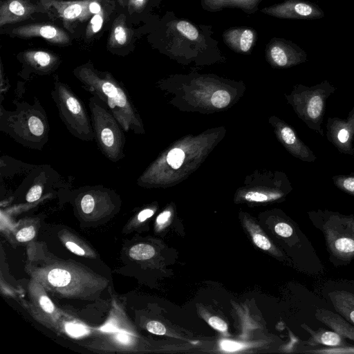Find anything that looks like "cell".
Segmentation results:
<instances>
[{
    "label": "cell",
    "mask_w": 354,
    "mask_h": 354,
    "mask_svg": "<svg viewBox=\"0 0 354 354\" xmlns=\"http://www.w3.org/2000/svg\"><path fill=\"white\" fill-rule=\"evenodd\" d=\"M275 232L281 237L289 238L294 234L292 225L286 222H279L274 226Z\"/></svg>",
    "instance_id": "cell-28"
},
{
    "label": "cell",
    "mask_w": 354,
    "mask_h": 354,
    "mask_svg": "<svg viewBox=\"0 0 354 354\" xmlns=\"http://www.w3.org/2000/svg\"><path fill=\"white\" fill-rule=\"evenodd\" d=\"M226 44L233 49L246 53L252 46L254 39V32L247 28H237L227 30L223 34Z\"/></svg>",
    "instance_id": "cell-17"
},
{
    "label": "cell",
    "mask_w": 354,
    "mask_h": 354,
    "mask_svg": "<svg viewBox=\"0 0 354 354\" xmlns=\"http://www.w3.org/2000/svg\"><path fill=\"white\" fill-rule=\"evenodd\" d=\"M268 54L272 62L280 67L292 66L305 62L306 55L300 49L296 50L290 44L277 40L268 46Z\"/></svg>",
    "instance_id": "cell-10"
},
{
    "label": "cell",
    "mask_w": 354,
    "mask_h": 354,
    "mask_svg": "<svg viewBox=\"0 0 354 354\" xmlns=\"http://www.w3.org/2000/svg\"><path fill=\"white\" fill-rule=\"evenodd\" d=\"M35 235V228L33 226H29L20 230L16 234V239L19 242H26L32 239Z\"/></svg>",
    "instance_id": "cell-29"
},
{
    "label": "cell",
    "mask_w": 354,
    "mask_h": 354,
    "mask_svg": "<svg viewBox=\"0 0 354 354\" xmlns=\"http://www.w3.org/2000/svg\"><path fill=\"white\" fill-rule=\"evenodd\" d=\"M326 138L341 153L353 155L354 106L346 119L328 118Z\"/></svg>",
    "instance_id": "cell-7"
},
{
    "label": "cell",
    "mask_w": 354,
    "mask_h": 354,
    "mask_svg": "<svg viewBox=\"0 0 354 354\" xmlns=\"http://www.w3.org/2000/svg\"><path fill=\"white\" fill-rule=\"evenodd\" d=\"M129 254L131 258L136 260H147L154 256L155 250L150 245L140 243L131 247Z\"/></svg>",
    "instance_id": "cell-21"
},
{
    "label": "cell",
    "mask_w": 354,
    "mask_h": 354,
    "mask_svg": "<svg viewBox=\"0 0 354 354\" xmlns=\"http://www.w3.org/2000/svg\"><path fill=\"white\" fill-rule=\"evenodd\" d=\"M153 214V211L151 209H145L142 210L138 215V220L140 222L145 221Z\"/></svg>",
    "instance_id": "cell-40"
},
{
    "label": "cell",
    "mask_w": 354,
    "mask_h": 354,
    "mask_svg": "<svg viewBox=\"0 0 354 354\" xmlns=\"http://www.w3.org/2000/svg\"><path fill=\"white\" fill-rule=\"evenodd\" d=\"M178 31L190 40H196L198 37V31L196 28L187 21H180L176 24Z\"/></svg>",
    "instance_id": "cell-22"
},
{
    "label": "cell",
    "mask_w": 354,
    "mask_h": 354,
    "mask_svg": "<svg viewBox=\"0 0 354 354\" xmlns=\"http://www.w3.org/2000/svg\"><path fill=\"white\" fill-rule=\"evenodd\" d=\"M51 96L68 131L82 140L93 141L91 118L84 103L73 91L57 80L55 82Z\"/></svg>",
    "instance_id": "cell-5"
},
{
    "label": "cell",
    "mask_w": 354,
    "mask_h": 354,
    "mask_svg": "<svg viewBox=\"0 0 354 354\" xmlns=\"http://www.w3.org/2000/svg\"><path fill=\"white\" fill-rule=\"evenodd\" d=\"M95 140L102 154L116 162L124 157V130L107 107L96 97L88 100Z\"/></svg>",
    "instance_id": "cell-4"
},
{
    "label": "cell",
    "mask_w": 354,
    "mask_h": 354,
    "mask_svg": "<svg viewBox=\"0 0 354 354\" xmlns=\"http://www.w3.org/2000/svg\"><path fill=\"white\" fill-rule=\"evenodd\" d=\"M279 137L284 145L297 158L307 162H314L317 156L297 136L295 131L286 124L279 129Z\"/></svg>",
    "instance_id": "cell-12"
},
{
    "label": "cell",
    "mask_w": 354,
    "mask_h": 354,
    "mask_svg": "<svg viewBox=\"0 0 354 354\" xmlns=\"http://www.w3.org/2000/svg\"><path fill=\"white\" fill-rule=\"evenodd\" d=\"M261 0H203L205 8L216 11L223 8L236 7L246 11L253 12Z\"/></svg>",
    "instance_id": "cell-19"
},
{
    "label": "cell",
    "mask_w": 354,
    "mask_h": 354,
    "mask_svg": "<svg viewBox=\"0 0 354 354\" xmlns=\"http://www.w3.org/2000/svg\"><path fill=\"white\" fill-rule=\"evenodd\" d=\"M328 296L335 311L354 326V294L344 290H335Z\"/></svg>",
    "instance_id": "cell-16"
},
{
    "label": "cell",
    "mask_w": 354,
    "mask_h": 354,
    "mask_svg": "<svg viewBox=\"0 0 354 354\" xmlns=\"http://www.w3.org/2000/svg\"><path fill=\"white\" fill-rule=\"evenodd\" d=\"M308 216L322 232L333 266H346L354 260V215L318 209L308 212Z\"/></svg>",
    "instance_id": "cell-2"
},
{
    "label": "cell",
    "mask_w": 354,
    "mask_h": 354,
    "mask_svg": "<svg viewBox=\"0 0 354 354\" xmlns=\"http://www.w3.org/2000/svg\"><path fill=\"white\" fill-rule=\"evenodd\" d=\"M147 329L149 332L159 335H164L166 333V328L164 325L157 321H150L148 322Z\"/></svg>",
    "instance_id": "cell-33"
},
{
    "label": "cell",
    "mask_w": 354,
    "mask_h": 354,
    "mask_svg": "<svg viewBox=\"0 0 354 354\" xmlns=\"http://www.w3.org/2000/svg\"><path fill=\"white\" fill-rule=\"evenodd\" d=\"M12 33L25 37H41L56 44H66L69 39L68 35L61 29L46 24H31L19 26L14 29Z\"/></svg>",
    "instance_id": "cell-11"
},
{
    "label": "cell",
    "mask_w": 354,
    "mask_h": 354,
    "mask_svg": "<svg viewBox=\"0 0 354 354\" xmlns=\"http://www.w3.org/2000/svg\"><path fill=\"white\" fill-rule=\"evenodd\" d=\"M50 17L59 19L66 26L72 22L82 21L90 15V1H62L40 0Z\"/></svg>",
    "instance_id": "cell-8"
},
{
    "label": "cell",
    "mask_w": 354,
    "mask_h": 354,
    "mask_svg": "<svg viewBox=\"0 0 354 354\" xmlns=\"http://www.w3.org/2000/svg\"><path fill=\"white\" fill-rule=\"evenodd\" d=\"M208 322L212 328H214L219 331L225 332L227 329V324L223 319L219 318L218 317H216V316L211 317L208 319Z\"/></svg>",
    "instance_id": "cell-35"
},
{
    "label": "cell",
    "mask_w": 354,
    "mask_h": 354,
    "mask_svg": "<svg viewBox=\"0 0 354 354\" xmlns=\"http://www.w3.org/2000/svg\"><path fill=\"white\" fill-rule=\"evenodd\" d=\"M93 192H88L83 195L80 201L82 211L86 214H91L95 206V197Z\"/></svg>",
    "instance_id": "cell-27"
},
{
    "label": "cell",
    "mask_w": 354,
    "mask_h": 354,
    "mask_svg": "<svg viewBox=\"0 0 354 354\" xmlns=\"http://www.w3.org/2000/svg\"><path fill=\"white\" fill-rule=\"evenodd\" d=\"M261 12L283 19H318L324 15L316 5L301 0H286L265 8Z\"/></svg>",
    "instance_id": "cell-9"
},
{
    "label": "cell",
    "mask_w": 354,
    "mask_h": 354,
    "mask_svg": "<svg viewBox=\"0 0 354 354\" xmlns=\"http://www.w3.org/2000/svg\"><path fill=\"white\" fill-rule=\"evenodd\" d=\"M307 353H323V354H337V353H354V346H344L337 347H328L326 348L308 349Z\"/></svg>",
    "instance_id": "cell-23"
},
{
    "label": "cell",
    "mask_w": 354,
    "mask_h": 354,
    "mask_svg": "<svg viewBox=\"0 0 354 354\" xmlns=\"http://www.w3.org/2000/svg\"><path fill=\"white\" fill-rule=\"evenodd\" d=\"M145 0H131V3L135 7H140L143 5Z\"/></svg>",
    "instance_id": "cell-43"
},
{
    "label": "cell",
    "mask_w": 354,
    "mask_h": 354,
    "mask_svg": "<svg viewBox=\"0 0 354 354\" xmlns=\"http://www.w3.org/2000/svg\"><path fill=\"white\" fill-rule=\"evenodd\" d=\"M185 153L178 148L171 149L167 154V161L173 169L179 168L184 160Z\"/></svg>",
    "instance_id": "cell-25"
},
{
    "label": "cell",
    "mask_w": 354,
    "mask_h": 354,
    "mask_svg": "<svg viewBox=\"0 0 354 354\" xmlns=\"http://www.w3.org/2000/svg\"><path fill=\"white\" fill-rule=\"evenodd\" d=\"M74 75L86 91L107 107L124 131H141L140 119L127 90L121 82L110 73L98 71L90 64L77 68Z\"/></svg>",
    "instance_id": "cell-1"
},
{
    "label": "cell",
    "mask_w": 354,
    "mask_h": 354,
    "mask_svg": "<svg viewBox=\"0 0 354 354\" xmlns=\"http://www.w3.org/2000/svg\"><path fill=\"white\" fill-rule=\"evenodd\" d=\"M39 304L44 311L50 313L55 310L54 305L51 300L46 295H43L39 299Z\"/></svg>",
    "instance_id": "cell-38"
},
{
    "label": "cell",
    "mask_w": 354,
    "mask_h": 354,
    "mask_svg": "<svg viewBox=\"0 0 354 354\" xmlns=\"http://www.w3.org/2000/svg\"><path fill=\"white\" fill-rule=\"evenodd\" d=\"M127 336L124 335H122L120 334L119 336H118V339L120 342H127Z\"/></svg>",
    "instance_id": "cell-44"
},
{
    "label": "cell",
    "mask_w": 354,
    "mask_h": 354,
    "mask_svg": "<svg viewBox=\"0 0 354 354\" xmlns=\"http://www.w3.org/2000/svg\"><path fill=\"white\" fill-rule=\"evenodd\" d=\"M315 318L345 339L354 342V326L342 315L324 308H317Z\"/></svg>",
    "instance_id": "cell-14"
},
{
    "label": "cell",
    "mask_w": 354,
    "mask_h": 354,
    "mask_svg": "<svg viewBox=\"0 0 354 354\" xmlns=\"http://www.w3.org/2000/svg\"><path fill=\"white\" fill-rule=\"evenodd\" d=\"M171 212L169 211H165L159 214L156 218L157 224L163 225L167 222L170 218Z\"/></svg>",
    "instance_id": "cell-41"
},
{
    "label": "cell",
    "mask_w": 354,
    "mask_h": 354,
    "mask_svg": "<svg viewBox=\"0 0 354 354\" xmlns=\"http://www.w3.org/2000/svg\"><path fill=\"white\" fill-rule=\"evenodd\" d=\"M336 88L327 80L312 86L298 85L291 95V102L298 115L311 130L324 136L322 124L328 98Z\"/></svg>",
    "instance_id": "cell-6"
},
{
    "label": "cell",
    "mask_w": 354,
    "mask_h": 354,
    "mask_svg": "<svg viewBox=\"0 0 354 354\" xmlns=\"http://www.w3.org/2000/svg\"><path fill=\"white\" fill-rule=\"evenodd\" d=\"M112 39L118 45H124L128 39L127 30L122 24H117L113 30Z\"/></svg>",
    "instance_id": "cell-26"
},
{
    "label": "cell",
    "mask_w": 354,
    "mask_h": 354,
    "mask_svg": "<svg viewBox=\"0 0 354 354\" xmlns=\"http://www.w3.org/2000/svg\"><path fill=\"white\" fill-rule=\"evenodd\" d=\"M211 102L216 108H224L230 103V95L226 91H216L213 93Z\"/></svg>",
    "instance_id": "cell-24"
},
{
    "label": "cell",
    "mask_w": 354,
    "mask_h": 354,
    "mask_svg": "<svg viewBox=\"0 0 354 354\" xmlns=\"http://www.w3.org/2000/svg\"><path fill=\"white\" fill-rule=\"evenodd\" d=\"M332 180L336 187L354 197V174L336 175Z\"/></svg>",
    "instance_id": "cell-20"
},
{
    "label": "cell",
    "mask_w": 354,
    "mask_h": 354,
    "mask_svg": "<svg viewBox=\"0 0 354 354\" xmlns=\"http://www.w3.org/2000/svg\"><path fill=\"white\" fill-rule=\"evenodd\" d=\"M67 332L75 337L81 336L86 333V328L80 324H70L66 327Z\"/></svg>",
    "instance_id": "cell-36"
},
{
    "label": "cell",
    "mask_w": 354,
    "mask_h": 354,
    "mask_svg": "<svg viewBox=\"0 0 354 354\" xmlns=\"http://www.w3.org/2000/svg\"><path fill=\"white\" fill-rule=\"evenodd\" d=\"M24 59L33 69L46 73L55 66L57 59L49 53L41 50H31L24 55Z\"/></svg>",
    "instance_id": "cell-18"
},
{
    "label": "cell",
    "mask_w": 354,
    "mask_h": 354,
    "mask_svg": "<svg viewBox=\"0 0 354 354\" xmlns=\"http://www.w3.org/2000/svg\"><path fill=\"white\" fill-rule=\"evenodd\" d=\"M220 346L221 349L226 351H235L245 347L244 344L231 340H222Z\"/></svg>",
    "instance_id": "cell-34"
},
{
    "label": "cell",
    "mask_w": 354,
    "mask_h": 354,
    "mask_svg": "<svg viewBox=\"0 0 354 354\" xmlns=\"http://www.w3.org/2000/svg\"><path fill=\"white\" fill-rule=\"evenodd\" d=\"M252 239L256 245H257L259 248L264 250H268L270 249L271 243L263 235L259 233H255L252 235Z\"/></svg>",
    "instance_id": "cell-32"
},
{
    "label": "cell",
    "mask_w": 354,
    "mask_h": 354,
    "mask_svg": "<svg viewBox=\"0 0 354 354\" xmlns=\"http://www.w3.org/2000/svg\"><path fill=\"white\" fill-rule=\"evenodd\" d=\"M245 198L249 201L256 202H263L268 200L267 195L257 192H248L245 196Z\"/></svg>",
    "instance_id": "cell-37"
},
{
    "label": "cell",
    "mask_w": 354,
    "mask_h": 354,
    "mask_svg": "<svg viewBox=\"0 0 354 354\" xmlns=\"http://www.w3.org/2000/svg\"><path fill=\"white\" fill-rule=\"evenodd\" d=\"M35 10L33 5L24 0H7L0 9V25L24 20Z\"/></svg>",
    "instance_id": "cell-13"
},
{
    "label": "cell",
    "mask_w": 354,
    "mask_h": 354,
    "mask_svg": "<svg viewBox=\"0 0 354 354\" xmlns=\"http://www.w3.org/2000/svg\"><path fill=\"white\" fill-rule=\"evenodd\" d=\"M1 130L26 147L41 149L48 140L49 126L39 103H23L13 111L1 109Z\"/></svg>",
    "instance_id": "cell-3"
},
{
    "label": "cell",
    "mask_w": 354,
    "mask_h": 354,
    "mask_svg": "<svg viewBox=\"0 0 354 354\" xmlns=\"http://www.w3.org/2000/svg\"><path fill=\"white\" fill-rule=\"evenodd\" d=\"M353 155H354V145H353Z\"/></svg>",
    "instance_id": "cell-45"
},
{
    "label": "cell",
    "mask_w": 354,
    "mask_h": 354,
    "mask_svg": "<svg viewBox=\"0 0 354 354\" xmlns=\"http://www.w3.org/2000/svg\"><path fill=\"white\" fill-rule=\"evenodd\" d=\"M88 8H89L90 12L92 14H94V15L98 14L100 12H102L101 11V6L96 1H90L89 5H88Z\"/></svg>",
    "instance_id": "cell-42"
},
{
    "label": "cell",
    "mask_w": 354,
    "mask_h": 354,
    "mask_svg": "<svg viewBox=\"0 0 354 354\" xmlns=\"http://www.w3.org/2000/svg\"><path fill=\"white\" fill-rule=\"evenodd\" d=\"M301 327L310 335L309 338L303 343L307 347H314L319 345L337 347L348 345L344 337L332 330H328L319 328L315 330L306 324H301Z\"/></svg>",
    "instance_id": "cell-15"
},
{
    "label": "cell",
    "mask_w": 354,
    "mask_h": 354,
    "mask_svg": "<svg viewBox=\"0 0 354 354\" xmlns=\"http://www.w3.org/2000/svg\"><path fill=\"white\" fill-rule=\"evenodd\" d=\"M66 248L73 253L80 255V256H84L85 254L84 250L80 247L76 243L71 242V241H67L65 243Z\"/></svg>",
    "instance_id": "cell-39"
},
{
    "label": "cell",
    "mask_w": 354,
    "mask_h": 354,
    "mask_svg": "<svg viewBox=\"0 0 354 354\" xmlns=\"http://www.w3.org/2000/svg\"><path fill=\"white\" fill-rule=\"evenodd\" d=\"M103 14L102 12L94 15L90 21V24L88 26L89 30L87 33L93 34L100 31L103 24Z\"/></svg>",
    "instance_id": "cell-30"
},
{
    "label": "cell",
    "mask_w": 354,
    "mask_h": 354,
    "mask_svg": "<svg viewBox=\"0 0 354 354\" xmlns=\"http://www.w3.org/2000/svg\"><path fill=\"white\" fill-rule=\"evenodd\" d=\"M41 194L42 187L39 184L34 185L28 190L26 199L29 203L35 202L40 198Z\"/></svg>",
    "instance_id": "cell-31"
}]
</instances>
